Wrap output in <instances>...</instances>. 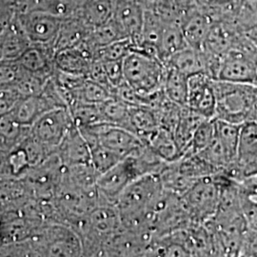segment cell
I'll use <instances>...</instances> for the list:
<instances>
[{
    "label": "cell",
    "instance_id": "25",
    "mask_svg": "<svg viewBox=\"0 0 257 257\" xmlns=\"http://www.w3.org/2000/svg\"><path fill=\"white\" fill-rule=\"evenodd\" d=\"M31 127L23 125L9 111L0 116V140L13 150L30 136Z\"/></svg>",
    "mask_w": 257,
    "mask_h": 257
},
{
    "label": "cell",
    "instance_id": "11",
    "mask_svg": "<svg viewBox=\"0 0 257 257\" xmlns=\"http://www.w3.org/2000/svg\"><path fill=\"white\" fill-rule=\"evenodd\" d=\"M144 17L145 9L137 0H117L113 18L133 41L134 48L140 44Z\"/></svg>",
    "mask_w": 257,
    "mask_h": 257
},
{
    "label": "cell",
    "instance_id": "12",
    "mask_svg": "<svg viewBox=\"0 0 257 257\" xmlns=\"http://www.w3.org/2000/svg\"><path fill=\"white\" fill-rule=\"evenodd\" d=\"M55 153L66 167L91 163V148L75 124L67 133Z\"/></svg>",
    "mask_w": 257,
    "mask_h": 257
},
{
    "label": "cell",
    "instance_id": "3",
    "mask_svg": "<svg viewBox=\"0 0 257 257\" xmlns=\"http://www.w3.org/2000/svg\"><path fill=\"white\" fill-rule=\"evenodd\" d=\"M125 82L142 95L163 90L166 66L156 55L134 49L123 60Z\"/></svg>",
    "mask_w": 257,
    "mask_h": 257
},
{
    "label": "cell",
    "instance_id": "33",
    "mask_svg": "<svg viewBox=\"0 0 257 257\" xmlns=\"http://www.w3.org/2000/svg\"><path fill=\"white\" fill-rule=\"evenodd\" d=\"M7 168L11 176L22 177L32 168L27 154L20 145L14 148L7 157Z\"/></svg>",
    "mask_w": 257,
    "mask_h": 257
},
{
    "label": "cell",
    "instance_id": "15",
    "mask_svg": "<svg viewBox=\"0 0 257 257\" xmlns=\"http://www.w3.org/2000/svg\"><path fill=\"white\" fill-rule=\"evenodd\" d=\"M55 48L31 44L17 62L30 73L52 77L55 69Z\"/></svg>",
    "mask_w": 257,
    "mask_h": 257
},
{
    "label": "cell",
    "instance_id": "31",
    "mask_svg": "<svg viewBox=\"0 0 257 257\" xmlns=\"http://www.w3.org/2000/svg\"><path fill=\"white\" fill-rule=\"evenodd\" d=\"M134 50V43L131 38H123L101 47L97 50L95 58L102 61H120Z\"/></svg>",
    "mask_w": 257,
    "mask_h": 257
},
{
    "label": "cell",
    "instance_id": "19",
    "mask_svg": "<svg viewBox=\"0 0 257 257\" xmlns=\"http://www.w3.org/2000/svg\"><path fill=\"white\" fill-rule=\"evenodd\" d=\"M187 46L180 23L178 21H166L157 47V55L161 61L164 63L170 56Z\"/></svg>",
    "mask_w": 257,
    "mask_h": 257
},
{
    "label": "cell",
    "instance_id": "38",
    "mask_svg": "<svg viewBox=\"0 0 257 257\" xmlns=\"http://www.w3.org/2000/svg\"><path fill=\"white\" fill-rule=\"evenodd\" d=\"M194 1H195L196 5H197L198 7H201V6H204V5L208 4L209 2H211L212 0H194Z\"/></svg>",
    "mask_w": 257,
    "mask_h": 257
},
{
    "label": "cell",
    "instance_id": "17",
    "mask_svg": "<svg viewBox=\"0 0 257 257\" xmlns=\"http://www.w3.org/2000/svg\"><path fill=\"white\" fill-rule=\"evenodd\" d=\"M117 0H84L77 15L91 27L102 25L114 17Z\"/></svg>",
    "mask_w": 257,
    "mask_h": 257
},
{
    "label": "cell",
    "instance_id": "2",
    "mask_svg": "<svg viewBox=\"0 0 257 257\" xmlns=\"http://www.w3.org/2000/svg\"><path fill=\"white\" fill-rule=\"evenodd\" d=\"M26 240L33 256H83L78 233L64 224H45Z\"/></svg>",
    "mask_w": 257,
    "mask_h": 257
},
{
    "label": "cell",
    "instance_id": "21",
    "mask_svg": "<svg viewBox=\"0 0 257 257\" xmlns=\"http://www.w3.org/2000/svg\"><path fill=\"white\" fill-rule=\"evenodd\" d=\"M144 143L168 163H173L182 156L174 133L169 130L160 127Z\"/></svg>",
    "mask_w": 257,
    "mask_h": 257
},
{
    "label": "cell",
    "instance_id": "14",
    "mask_svg": "<svg viewBox=\"0 0 257 257\" xmlns=\"http://www.w3.org/2000/svg\"><path fill=\"white\" fill-rule=\"evenodd\" d=\"M56 108L60 107L44 92H41L38 95L21 97L11 112L21 124L31 127L47 111Z\"/></svg>",
    "mask_w": 257,
    "mask_h": 257
},
{
    "label": "cell",
    "instance_id": "18",
    "mask_svg": "<svg viewBox=\"0 0 257 257\" xmlns=\"http://www.w3.org/2000/svg\"><path fill=\"white\" fill-rule=\"evenodd\" d=\"M164 64L174 68L188 77L197 74H205V66L201 50L187 46L170 56Z\"/></svg>",
    "mask_w": 257,
    "mask_h": 257
},
{
    "label": "cell",
    "instance_id": "26",
    "mask_svg": "<svg viewBox=\"0 0 257 257\" xmlns=\"http://www.w3.org/2000/svg\"><path fill=\"white\" fill-rule=\"evenodd\" d=\"M188 80L189 77L187 75L174 68L166 66L163 92L170 100L178 105L186 106L188 96Z\"/></svg>",
    "mask_w": 257,
    "mask_h": 257
},
{
    "label": "cell",
    "instance_id": "20",
    "mask_svg": "<svg viewBox=\"0 0 257 257\" xmlns=\"http://www.w3.org/2000/svg\"><path fill=\"white\" fill-rule=\"evenodd\" d=\"M205 119L207 118L187 106L181 108L179 118L174 131V136L182 156L189 146L194 132Z\"/></svg>",
    "mask_w": 257,
    "mask_h": 257
},
{
    "label": "cell",
    "instance_id": "16",
    "mask_svg": "<svg viewBox=\"0 0 257 257\" xmlns=\"http://www.w3.org/2000/svg\"><path fill=\"white\" fill-rule=\"evenodd\" d=\"M31 46V41L19 23L18 16L0 36L1 60L17 61Z\"/></svg>",
    "mask_w": 257,
    "mask_h": 257
},
{
    "label": "cell",
    "instance_id": "13",
    "mask_svg": "<svg viewBox=\"0 0 257 257\" xmlns=\"http://www.w3.org/2000/svg\"><path fill=\"white\" fill-rule=\"evenodd\" d=\"M179 23L187 45L195 50H201L212 25L211 19L196 6L187 12Z\"/></svg>",
    "mask_w": 257,
    "mask_h": 257
},
{
    "label": "cell",
    "instance_id": "32",
    "mask_svg": "<svg viewBox=\"0 0 257 257\" xmlns=\"http://www.w3.org/2000/svg\"><path fill=\"white\" fill-rule=\"evenodd\" d=\"M113 96L112 92L108 88L102 86L98 83L94 82L87 78L82 87L78 91L79 102L100 104Z\"/></svg>",
    "mask_w": 257,
    "mask_h": 257
},
{
    "label": "cell",
    "instance_id": "10",
    "mask_svg": "<svg viewBox=\"0 0 257 257\" xmlns=\"http://www.w3.org/2000/svg\"><path fill=\"white\" fill-rule=\"evenodd\" d=\"M186 106L207 119L214 118L216 98L212 79L208 75L197 74L189 77Z\"/></svg>",
    "mask_w": 257,
    "mask_h": 257
},
{
    "label": "cell",
    "instance_id": "35",
    "mask_svg": "<svg viewBox=\"0 0 257 257\" xmlns=\"http://www.w3.org/2000/svg\"><path fill=\"white\" fill-rule=\"evenodd\" d=\"M21 97L15 90H0V116L13 110Z\"/></svg>",
    "mask_w": 257,
    "mask_h": 257
},
{
    "label": "cell",
    "instance_id": "37",
    "mask_svg": "<svg viewBox=\"0 0 257 257\" xmlns=\"http://www.w3.org/2000/svg\"><path fill=\"white\" fill-rule=\"evenodd\" d=\"M244 35L248 37V39L257 46V23L255 25H253L250 29H248L246 33H244Z\"/></svg>",
    "mask_w": 257,
    "mask_h": 257
},
{
    "label": "cell",
    "instance_id": "9",
    "mask_svg": "<svg viewBox=\"0 0 257 257\" xmlns=\"http://www.w3.org/2000/svg\"><path fill=\"white\" fill-rule=\"evenodd\" d=\"M74 125L68 108H56L47 111L31 126V135L56 151V148Z\"/></svg>",
    "mask_w": 257,
    "mask_h": 257
},
{
    "label": "cell",
    "instance_id": "28",
    "mask_svg": "<svg viewBox=\"0 0 257 257\" xmlns=\"http://www.w3.org/2000/svg\"><path fill=\"white\" fill-rule=\"evenodd\" d=\"M69 110L75 126L78 128L103 122L98 104L79 102Z\"/></svg>",
    "mask_w": 257,
    "mask_h": 257
},
{
    "label": "cell",
    "instance_id": "29",
    "mask_svg": "<svg viewBox=\"0 0 257 257\" xmlns=\"http://www.w3.org/2000/svg\"><path fill=\"white\" fill-rule=\"evenodd\" d=\"M123 158L124 156L100 144L91 148V163L98 175L110 170Z\"/></svg>",
    "mask_w": 257,
    "mask_h": 257
},
{
    "label": "cell",
    "instance_id": "4",
    "mask_svg": "<svg viewBox=\"0 0 257 257\" xmlns=\"http://www.w3.org/2000/svg\"><path fill=\"white\" fill-rule=\"evenodd\" d=\"M230 180L219 172L197 180L181 196L194 224H204L215 215L223 189Z\"/></svg>",
    "mask_w": 257,
    "mask_h": 257
},
{
    "label": "cell",
    "instance_id": "22",
    "mask_svg": "<svg viewBox=\"0 0 257 257\" xmlns=\"http://www.w3.org/2000/svg\"><path fill=\"white\" fill-rule=\"evenodd\" d=\"M131 127L143 142L160 128L156 111L145 106L131 107Z\"/></svg>",
    "mask_w": 257,
    "mask_h": 257
},
{
    "label": "cell",
    "instance_id": "30",
    "mask_svg": "<svg viewBox=\"0 0 257 257\" xmlns=\"http://www.w3.org/2000/svg\"><path fill=\"white\" fill-rule=\"evenodd\" d=\"M256 23L257 0H239L233 27L240 34H244Z\"/></svg>",
    "mask_w": 257,
    "mask_h": 257
},
{
    "label": "cell",
    "instance_id": "8",
    "mask_svg": "<svg viewBox=\"0 0 257 257\" xmlns=\"http://www.w3.org/2000/svg\"><path fill=\"white\" fill-rule=\"evenodd\" d=\"M218 80L257 86V55L232 48L222 56Z\"/></svg>",
    "mask_w": 257,
    "mask_h": 257
},
{
    "label": "cell",
    "instance_id": "24",
    "mask_svg": "<svg viewBox=\"0 0 257 257\" xmlns=\"http://www.w3.org/2000/svg\"><path fill=\"white\" fill-rule=\"evenodd\" d=\"M98 106L101 112L103 122L120 128H126L132 132L131 106L125 104L114 96L98 104Z\"/></svg>",
    "mask_w": 257,
    "mask_h": 257
},
{
    "label": "cell",
    "instance_id": "23",
    "mask_svg": "<svg viewBox=\"0 0 257 257\" xmlns=\"http://www.w3.org/2000/svg\"><path fill=\"white\" fill-rule=\"evenodd\" d=\"M214 138L219 142L230 161L234 162L238 151L241 125L214 118Z\"/></svg>",
    "mask_w": 257,
    "mask_h": 257
},
{
    "label": "cell",
    "instance_id": "1",
    "mask_svg": "<svg viewBox=\"0 0 257 257\" xmlns=\"http://www.w3.org/2000/svg\"><path fill=\"white\" fill-rule=\"evenodd\" d=\"M216 98L214 118L244 125L257 121V86L212 79Z\"/></svg>",
    "mask_w": 257,
    "mask_h": 257
},
{
    "label": "cell",
    "instance_id": "7",
    "mask_svg": "<svg viewBox=\"0 0 257 257\" xmlns=\"http://www.w3.org/2000/svg\"><path fill=\"white\" fill-rule=\"evenodd\" d=\"M138 178L128 156L124 157L119 163L98 175V205H116L121 193Z\"/></svg>",
    "mask_w": 257,
    "mask_h": 257
},
{
    "label": "cell",
    "instance_id": "5",
    "mask_svg": "<svg viewBox=\"0 0 257 257\" xmlns=\"http://www.w3.org/2000/svg\"><path fill=\"white\" fill-rule=\"evenodd\" d=\"M222 173L236 183L257 175V121L241 126L236 159Z\"/></svg>",
    "mask_w": 257,
    "mask_h": 257
},
{
    "label": "cell",
    "instance_id": "36",
    "mask_svg": "<svg viewBox=\"0 0 257 257\" xmlns=\"http://www.w3.org/2000/svg\"><path fill=\"white\" fill-rule=\"evenodd\" d=\"M15 18L16 16L13 13V8H11L5 0H0V36L8 28Z\"/></svg>",
    "mask_w": 257,
    "mask_h": 257
},
{
    "label": "cell",
    "instance_id": "6",
    "mask_svg": "<svg viewBox=\"0 0 257 257\" xmlns=\"http://www.w3.org/2000/svg\"><path fill=\"white\" fill-rule=\"evenodd\" d=\"M19 23L31 44L55 48L65 19L46 11L34 10L18 16Z\"/></svg>",
    "mask_w": 257,
    "mask_h": 257
},
{
    "label": "cell",
    "instance_id": "34",
    "mask_svg": "<svg viewBox=\"0 0 257 257\" xmlns=\"http://www.w3.org/2000/svg\"><path fill=\"white\" fill-rule=\"evenodd\" d=\"M105 71L108 76L109 82L114 90L122 83L125 81L124 79V72H123V60L120 61H103Z\"/></svg>",
    "mask_w": 257,
    "mask_h": 257
},
{
    "label": "cell",
    "instance_id": "27",
    "mask_svg": "<svg viewBox=\"0 0 257 257\" xmlns=\"http://www.w3.org/2000/svg\"><path fill=\"white\" fill-rule=\"evenodd\" d=\"M214 118L205 119L196 128L183 156L196 155L208 147L214 139Z\"/></svg>",
    "mask_w": 257,
    "mask_h": 257
}]
</instances>
